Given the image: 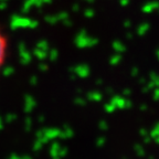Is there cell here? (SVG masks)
I'll list each match as a JSON object with an SVG mask.
<instances>
[{"label": "cell", "instance_id": "obj_1", "mask_svg": "<svg viewBox=\"0 0 159 159\" xmlns=\"http://www.w3.org/2000/svg\"><path fill=\"white\" fill-rule=\"evenodd\" d=\"M9 54V40L3 29L0 27V73L7 63Z\"/></svg>", "mask_w": 159, "mask_h": 159}]
</instances>
